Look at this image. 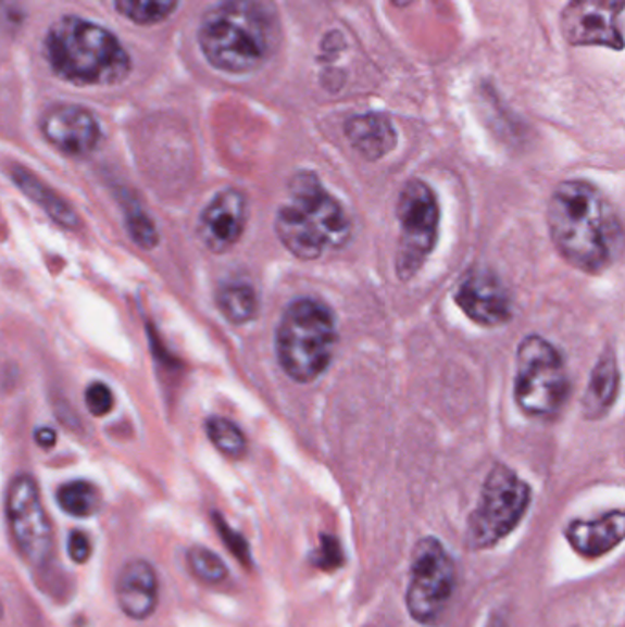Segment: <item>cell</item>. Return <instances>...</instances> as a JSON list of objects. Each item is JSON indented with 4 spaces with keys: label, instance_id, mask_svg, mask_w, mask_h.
Wrapping results in <instances>:
<instances>
[{
    "label": "cell",
    "instance_id": "obj_1",
    "mask_svg": "<svg viewBox=\"0 0 625 627\" xmlns=\"http://www.w3.org/2000/svg\"><path fill=\"white\" fill-rule=\"evenodd\" d=\"M549 231L571 266L600 274L622 252V226L605 195L585 180H565L549 202Z\"/></svg>",
    "mask_w": 625,
    "mask_h": 627
},
{
    "label": "cell",
    "instance_id": "obj_2",
    "mask_svg": "<svg viewBox=\"0 0 625 627\" xmlns=\"http://www.w3.org/2000/svg\"><path fill=\"white\" fill-rule=\"evenodd\" d=\"M42 53L50 71L77 87H112L133 72V59L111 29L77 15L58 18L48 28Z\"/></svg>",
    "mask_w": 625,
    "mask_h": 627
},
{
    "label": "cell",
    "instance_id": "obj_3",
    "mask_svg": "<svg viewBox=\"0 0 625 627\" xmlns=\"http://www.w3.org/2000/svg\"><path fill=\"white\" fill-rule=\"evenodd\" d=\"M277 28L258 0H221L205 12L199 47L205 61L226 74H250L272 58Z\"/></svg>",
    "mask_w": 625,
    "mask_h": 627
},
{
    "label": "cell",
    "instance_id": "obj_4",
    "mask_svg": "<svg viewBox=\"0 0 625 627\" xmlns=\"http://www.w3.org/2000/svg\"><path fill=\"white\" fill-rule=\"evenodd\" d=\"M288 191L290 200L280 205L275 218V234L288 252L314 261L346 247L351 239V221L314 173H298Z\"/></svg>",
    "mask_w": 625,
    "mask_h": 627
},
{
    "label": "cell",
    "instance_id": "obj_5",
    "mask_svg": "<svg viewBox=\"0 0 625 627\" xmlns=\"http://www.w3.org/2000/svg\"><path fill=\"white\" fill-rule=\"evenodd\" d=\"M336 341L333 311L322 301L299 298L280 317L275 351L287 376L298 384H309L327 371Z\"/></svg>",
    "mask_w": 625,
    "mask_h": 627
},
{
    "label": "cell",
    "instance_id": "obj_6",
    "mask_svg": "<svg viewBox=\"0 0 625 627\" xmlns=\"http://www.w3.org/2000/svg\"><path fill=\"white\" fill-rule=\"evenodd\" d=\"M515 402L525 415L554 418L568 397V378L563 358L541 336H528L517 349Z\"/></svg>",
    "mask_w": 625,
    "mask_h": 627
},
{
    "label": "cell",
    "instance_id": "obj_7",
    "mask_svg": "<svg viewBox=\"0 0 625 627\" xmlns=\"http://www.w3.org/2000/svg\"><path fill=\"white\" fill-rule=\"evenodd\" d=\"M533 490L514 469L496 464L486 477L479 504L467 522V546L485 551L504 540L525 517Z\"/></svg>",
    "mask_w": 625,
    "mask_h": 627
},
{
    "label": "cell",
    "instance_id": "obj_8",
    "mask_svg": "<svg viewBox=\"0 0 625 627\" xmlns=\"http://www.w3.org/2000/svg\"><path fill=\"white\" fill-rule=\"evenodd\" d=\"M455 584V562L445 543L435 536L416 541L405 591L411 618L421 626H439L450 607Z\"/></svg>",
    "mask_w": 625,
    "mask_h": 627
},
{
    "label": "cell",
    "instance_id": "obj_9",
    "mask_svg": "<svg viewBox=\"0 0 625 627\" xmlns=\"http://www.w3.org/2000/svg\"><path fill=\"white\" fill-rule=\"evenodd\" d=\"M400 239L397 250V274L410 281L418 274L439 237V202L433 189L422 180L405 184L398 199Z\"/></svg>",
    "mask_w": 625,
    "mask_h": 627
},
{
    "label": "cell",
    "instance_id": "obj_10",
    "mask_svg": "<svg viewBox=\"0 0 625 627\" xmlns=\"http://www.w3.org/2000/svg\"><path fill=\"white\" fill-rule=\"evenodd\" d=\"M7 516L18 552L34 567H45L53 554V528L36 479L17 475L7 492Z\"/></svg>",
    "mask_w": 625,
    "mask_h": 627
},
{
    "label": "cell",
    "instance_id": "obj_11",
    "mask_svg": "<svg viewBox=\"0 0 625 627\" xmlns=\"http://www.w3.org/2000/svg\"><path fill=\"white\" fill-rule=\"evenodd\" d=\"M625 0H571L561 28L574 47L624 48Z\"/></svg>",
    "mask_w": 625,
    "mask_h": 627
},
{
    "label": "cell",
    "instance_id": "obj_12",
    "mask_svg": "<svg viewBox=\"0 0 625 627\" xmlns=\"http://www.w3.org/2000/svg\"><path fill=\"white\" fill-rule=\"evenodd\" d=\"M42 136L50 146L68 156H87L101 140L98 117L85 106L59 103L45 112Z\"/></svg>",
    "mask_w": 625,
    "mask_h": 627
},
{
    "label": "cell",
    "instance_id": "obj_13",
    "mask_svg": "<svg viewBox=\"0 0 625 627\" xmlns=\"http://www.w3.org/2000/svg\"><path fill=\"white\" fill-rule=\"evenodd\" d=\"M248 223V199L239 189L216 193L200 215L199 234L205 248L226 253L240 241Z\"/></svg>",
    "mask_w": 625,
    "mask_h": 627
},
{
    "label": "cell",
    "instance_id": "obj_14",
    "mask_svg": "<svg viewBox=\"0 0 625 627\" xmlns=\"http://www.w3.org/2000/svg\"><path fill=\"white\" fill-rule=\"evenodd\" d=\"M455 301L472 322L483 327H501L512 317L507 288L488 272H474L461 283Z\"/></svg>",
    "mask_w": 625,
    "mask_h": 627
},
{
    "label": "cell",
    "instance_id": "obj_15",
    "mask_svg": "<svg viewBox=\"0 0 625 627\" xmlns=\"http://www.w3.org/2000/svg\"><path fill=\"white\" fill-rule=\"evenodd\" d=\"M159 576L151 563L141 557L123 565L116 580L120 610L133 620H146L159 605Z\"/></svg>",
    "mask_w": 625,
    "mask_h": 627
},
{
    "label": "cell",
    "instance_id": "obj_16",
    "mask_svg": "<svg viewBox=\"0 0 625 627\" xmlns=\"http://www.w3.org/2000/svg\"><path fill=\"white\" fill-rule=\"evenodd\" d=\"M625 514L608 512L597 519H576L565 528V538L574 551L585 557H600L624 541Z\"/></svg>",
    "mask_w": 625,
    "mask_h": 627
},
{
    "label": "cell",
    "instance_id": "obj_17",
    "mask_svg": "<svg viewBox=\"0 0 625 627\" xmlns=\"http://www.w3.org/2000/svg\"><path fill=\"white\" fill-rule=\"evenodd\" d=\"M346 135L351 146L368 162L380 160L397 146V130L382 114H363L347 122Z\"/></svg>",
    "mask_w": 625,
    "mask_h": 627
},
{
    "label": "cell",
    "instance_id": "obj_18",
    "mask_svg": "<svg viewBox=\"0 0 625 627\" xmlns=\"http://www.w3.org/2000/svg\"><path fill=\"white\" fill-rule=\"evenodd\" d=\"M12 178L15 186L28 197L32 202H36L53 223L66 229H76L79 226V217L71 202H66L61 195L55 193L50 186L37 178L34 173L24 170L21 165L13 167Z\"/></svg>",
    "mask_w": 625,
    "mask_h": 627
},
{
    "label": "cell",
    "instance_id": "obj_19",
    "mask_svg": "<svg viewBox=\"0 0 625 627\" xmlns=\"http://www.w3.org/2000/svg\"><path fill=\"white\" fill-rule=\"evenodd\" d=\"M620 371L613 351L603 354L590 376L584 397V413L587 418H602L613 407L618 397Z\"/></svg>",
    "mask_w": 625,
    "mask_h": 627
},
{
    "label": "cell",
    "instance_id": "obj_20",
    "mask_svg": "<svg viewBox=\"0 0 625 627\" xmlns=\"http://www.w3.org/2000/svg\"><path fill=\"white\" fill-rule=\"evenodd\" d=\"M216 306L229 323L245 325L258 314V293L246 283H229L216 292Z\"/></svg>",
    "mask_w": 625,
    "mask_h": 627
},
{
    "label": "cell",
    "instance_id": "obj_21",
    "mask_svg": "<svg viewBox=\"0 0 625 627\" xmlns=\"http://www.w3.org/2000/svg\"><path fill=\"white\" fill-rule=\"evenodd\" d=\"M180 0H114V10L129 23L157 26L175 13Z\"/></svg>",
    "mask_w": 625,
    "mask_h": 627
},
{
    "label": "cell",
    "instance_id": "obj_22",
    "mask_svg": "<svg viewBox=\"0 0 625 627\" xmlns=\"http://www.w3.org/2000/svg\"><path fill=\"white\" fill-rule=\"evenodd\" d=\"M58 504L68 516H96L101 509V493L92 482L71 481L59 488Z\"/></svg>",
    "mask_w": 625,
    "mask_h": 627
},
{
    "label": "cell",
    "instance_id": "obj_23",
    "mask_svg": "<svg viewBox=\"0 0 625 627\" xmlns=\"http://www.w3.org/2000/svg\"><path fill=\"white\" fill-rule=\"evenodd\" d=\"M205 434H208L216 450L224 453L226 457H245L246 450H248V440H246L242 429L237 424L228 421V418L211 416L210 421L205 423Z\"/></svg>",
    "mask_w": 625,
    "mask_h": 627
},
{
    "label": "cell",
    "instance_id": "obj_24",
    "mask_svg": "<svg viewBox=\"0 0 625 627\" xmlns=\"http://www.w3.org/2000/svg\"><path fill=\"white\" fill-rule=\"evenodd\" d=\"M186 562L193 576H197L204 584L215 586V584H221L228 578V567H226L223 557L210 549H205V547H191L187 551Z\"/></svg>",
    "mask_w": 625,
    "mask_h": 627
},
{
    "label": "cell",
    "instance_id": "obj_25",
    "mask_svg": "<svg viewBox=\"0 0 625 627\" xmlns=\"http://www.w3.org/2000/svg\"><path fill=\"white\" fill-rule=\"evenodd\" d=\"M127 231L130 239L143 250H152L160 244V234L157 224L138 205L127 210Z\"/></svg>",
    "mask_w": 625,
    "mask_h": 627
},
{
    "label": "cell",
    "instance_id": "obj_26",
    "mask_svg": "<svg viewBox=\"0 0 625 627\" xmlns=\"http://www.w3.org/2000/svg\"><path fill=\"white\" fill-rule=\"evenodd\" d=\"M213 522H215L216 530H218L221 538H223L224 546L228 547L229 552H232L242 565L250 567V565H252V552H250V546H248L245 536L237 532L235 528L229 527L221 514H213Z\"/></svg>",
    "mask_w": 625,
    "mask_h": 627
},
{
    "label": "cell",
    "instance_id": "obj_27",
    "mask_svg": "<svg viewBox=\"0 0 625 627\" xmlns=\"http://www.w3.org/2000/svg\"><path fill=\"white\" fill-rule=\"evenodd\" d=\"M343 563V549L339 546L338 538L323 534L320 547L314 552V565L323 570L338 569Z\"/></svg>",
    "mask_w": 625,
    "mask_h": 627
},
{
    "label": "cell",
    "instance_id": "obj_28",
    "mask_svg": "<svg viewBox=\"0 0 625 627\" xmlns=\"http://www.w3.org/2000/svg\"><path fill=\"white\" fill-rule=\"evenodd\" d=\"M85 404L93 416L109 415L114 407V394H112L111 387L103 381H93L87 387Z\"/></svg>",
    "mask_w": 625,
    "mask_h": 627
},
{
    "label": "cell",
    "instance_id": "obj_29",
    "mask_svg": "<svg viewBox=\"0 0 625 627\" xmlns=\"http://www.w3.org/2000/svg\"><path fill=\"white\" fill-rule=\"evenodd\" d=\"M90 552H92V547H90L87 534H83L82 530H74L68 538V556L72 557V562H88Z\"/></svg>",
    "mask_w": 625,
    "mask_h": 627
},
{
    "label": "cell",
    "instance_id": "obj_30",
    "mask_svg": "<svg viewBox=\"0 0 625 627\" xmlns=\"http://www.w3.org/2000/svg\"><path fill=\"white\" fill-rule=\"evenodd\" d=\"M58 440V435L52 428H39L36 431V442L41 446V448H52Z\"/></svg>",
    "mask_w": 625,
    "mask_h": 627
}]
</instances>
